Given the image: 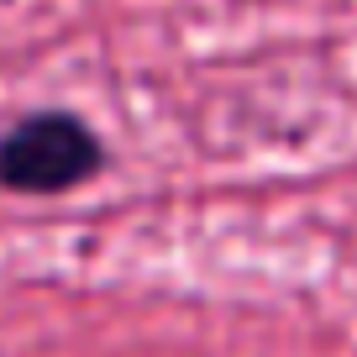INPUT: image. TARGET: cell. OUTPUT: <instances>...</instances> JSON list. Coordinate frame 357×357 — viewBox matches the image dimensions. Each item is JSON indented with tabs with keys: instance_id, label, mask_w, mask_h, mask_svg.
Returning <instances> with one entry per match:
<instances>
[{
	"instance_id": "obj_1",
	"label": "cell",
	"mask_w": 357,
	"mask_h": 357,
	"mask_svg": "<svg viewBox=\"0 0 357 357\" xmlns=\"http://www.w3.org/2000/svg\"><path fill=\"white\" fill-rule=\"evenodd\" d=\"M111 168V147L79 111L43 105L0 126V190L22 200H58Z\"/></svg>"
}]
</instances>
